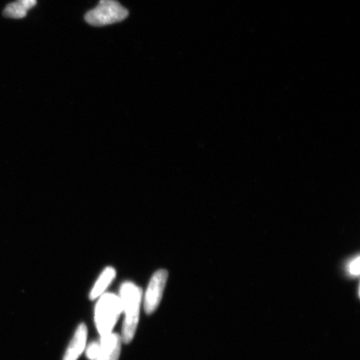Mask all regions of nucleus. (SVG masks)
Returning <instances> with one entry per match:
<instances>
[{"label": "nucleus", "mask_w": 360, "mask_h": 360, "mask_svg": "<svg viewBox=\"0 0 360 360\" xmlns=\"http://www.w3.org/2000/svg\"><path fill=\"white\" fill-rule=\"evenodd\" d=\"M120 299L125 318L123 323L122 341L129 344L136 332L141 311L142 290L132 282H124L120 287Z\"/></svg>", "instance_id": "obj_1"}, {"label": "nucleus", "mask_w": 360, "mask_h": 360, "mask_svg": "<svg viewBox=\"0 0 360 360\" xmlns=\"http://www.w3.org/2000/svg\"><path fill=\"white\" fill-rule=\"evenodd\" d=\"M121 313L122 304L119 296L110 292L101 296L94 314V321L101 337L111 334Z\"/></svg>", "instance_id": "obj_2"}, {"label": "nucleus", "mask_w": 360, "mask_h": 360, "mask_svg": "<svg viewBox=\"0 0 360 360\" xmlns=\"http://www.w3.org/2000/svg\"><path fill=\"white\" fill-rule=\"evenodd\" d=\"M129 16V11L117 0H101L100 4L89 11L84 20L89 25L103 27L123 21Z\"/></svg>", "instance_id": "obj_3"}, {"label": "nucleus", "mask_w": 360, "mask_h": 360, "mask_svg": "<svg viewBox=\"0 0 360 360\" xmlns=\"http://www.w3.org/2000/svg\"><path fill=\"white\" fill-rule=\"evenodd\" d=\"M168 276V271L165 269L158 270L153 274L145 297V310L147 314L154 313L160 305Z\"/></svg>", "instance_id": "obj_4"}, {"label": "nucleus", "mask_w": 360, "mask_h": 360, "mask_svg": "<svg viewBox=\"0 0 360 360\" xmlns=\"http://www.w3.org/2000/svg\"><path fill=\"white\" fill-rule=\"evenodd\" d=\"M121 343H122V339L115 333L101 337L100 353L96 360H118L120 355Z\"/></svg>", "instance_id": "obj_5"}, {"label": "nucleus", "mask_w": 360, "mask_h": 360, "mask_svg": "<svg viewBox=\"0 0 360 360\" xmlns=\"http://www.w3.org/2000/svg\"><path fill=\"white\" fill-rule=\"evenodd\" d=\"M88 330L84 323H81L75 331L73 340L66 350L63 360H77L86 345Z\"/></svg>", "instance_id": "obj_6"}, {"label": "nucleus", "mask_w": 360, "mask_h": 360, "mask_svg": "<svg viewBox=\"0 0 360 360\" xmlns=\"http://www.w3.org/2000/svg\"><path fill=\"white\" fill-rule=\"evenodd\" d=\"M116 276V271L114 268L107 267L101 274L100 278L93 287L91 292L89 294V299L94 300L98 297H101L103 292H105L108 287L110 286L111 282L115 280Z\"/></svg>", "instance_id": "obj_7"}, {"label": "nucleus", "mask_w": 360, "mask_h": 360, "mask_svg": "<svg viewBox=\"0 0 360 360\" xmlns=\"http://www.w3.org/2000/svg\"><path fill=\"white\" fill-rule=\"evenodd\" d=\"M27 15V11L17 2L8 4L4 8L3 15L11 19H22Z\"/></svg>", "instance_id": "obj_8"}, {"label": "nucleus", "mask_w": 360, "mask_h": 360, "mask_svg": "<svg viewBox=\"0 0 360 360\" xmlns=\"http://www.w3.org/2000/svg\"><path fill=\"white\" fill-rule=\"evenodd\" d=\"M347 271L351 276L357 277L359 276V256L351 259L347 265Z\"/></svg>", "instance_id": "obj_9"}, {"label": "nucleus", "mask_w": 360, "mask_h": 360, "mask_svg": "<svg viewBox=\"0 0 360 360\" xmlns=\"http://www.w3.org/2000/svg\"><path fill=\"white\" fill-rule=\"evenodd\" d=\"M101 345L98 342H93L86 349V356L90 360H96L98 353H100Z\"/></svg>", "instance_id": "obj_10"}, {"label": "nucleus", "mask_w": 360, "mask_h": 360, "mask_svg": "<svg viewBox=\"0 0 360 360\" xmlns=\"http://www.w3.org/2000/svg\"><path fill=\"white\" fill-rule=\"evenodd\" d=\"M20 6L28 12L30 8H34L37 4V0H17L16 1Z\"/></svg>", "instance_id": "obj_11"}]
</instances>
